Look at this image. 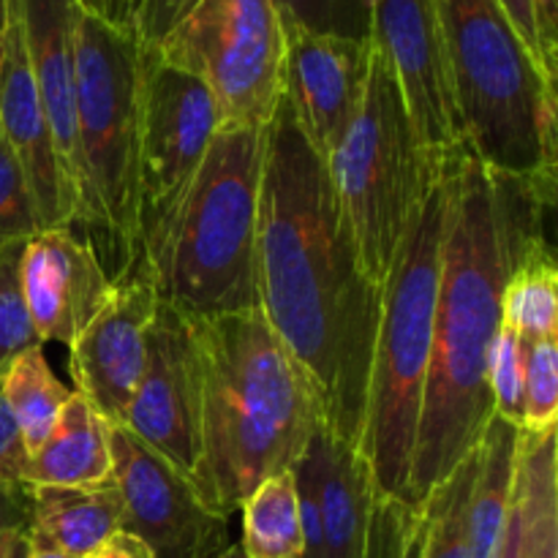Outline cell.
Segmentation results:
<instances>
[{
  "label": "cell",
  "mask_w": 558,
  "mask_h": 558,
  "mask_svg": "<svg viewBox=\"0 0 558 558\" xmlns=\"http://www.w3.org/2000/svg\"><path fill=\"white\" fill-rule=\"evenodd\" d=\"M256 289L270 330L314 381L325 428L357 450L385 289L365 276L325 158L283 96L265 129Z\"/></svg>",
  "instance_id": "1"
},
{
  "label": "cell",
  "mask_w": 558,
  "mask_h": 558,
  "mask_svg": "<svg viewBox=\"0 0 558 558\" xmlns=\"http://www.w3.org/2000/svg\"><path fill=\"white\" fill-rule=\"evenodd\" d=\"M371 41L396 74L428 167L441 172L466 156L434 0H371Z\"/></svg>",
  "instance_id": "11"
},
{
  "label": "cell",
  "mask_w": 558,
  "mask_h": 558,
  "mask_svg": "<svg viewBox=\"0 0 558 558\" xmlns=\"http://www.w3.org/2000/svg\"><path fill=\"white\" fill-rule=\"evenodd\" d=\"M221 131L213 93L142 44L140 245L178 207Z\"/></svg>",
  "instance_id": "10"
},
{
  "label": "cell",
  "mask_w": 558,
  "mask_h": 558,
  "mask_svg": "<svg viewBox=\"0 0 558 558\" xmlns=\"http://www.w3.org/2000/svg\"><path fill=\"white\" fill-rule=\"evenodd\" d=\"M281 25L300 27L322 36L368 41L371 0H272Z\"/></svg>",
  "instance_id": "29"
},
{
  "label": "cell",
  "mask_w": 558,
  "mask_h": 558,
  "mask_svg": "<svg viewBox=\"0 0 558 558\" xmlns=\"http://www.w3.org/2000/svg\"><path fill=\"white\" fill-rule=\"evenodd\" d=\"M123 428L194 485L202 461V357L194 319L158 303Z\"/></svg>",
  "instance_id": "13"
},
{
  "label": "cell",
  "mask_w": 558,
  "mask_h": 558,
  "mask_svg": "<svg viewBox=\"0 0 558 558\" xmlns=\"http://www.w3.org/2000/svg\"><path fill=\"white\" fill-rule=\"evenodd\" d=\"M33 521V485L0 480V539L25 532Z\"/></svg>",
  "instance_id": "37"
},
{
  "label": "cell",
  "mask_w": 558,
  "mask_h": 558,
  "mask_svg": "<svg viewBox=\"0 0 558 558\" xmlns=\"http://www.w3.org/2000/svg\"><path fill=\"white\" fill-rule=\"evenodd\" d=\"M499 5L505 9L507 20L515 27L518 38L523 41V47L529 49L534 60L539 63V69L545 71L550 82H558V74H554L545 60L543 52V38H539V22H537V0H499Z\"/></svg>",
  "instance_id": "35"
},
{
  "label": "cell",
  "mask_w": 558,
  "mask_h": 558,
  "mask_svg": "<svg viewBox=\"0 0 558 558\" xmlns=\"http://www.w3.org/2000/svg\"><path fill=\"white\" fill-rule=\"evenodd\" d=\"M112 480L123 496L120 532L153 558H218L232 545L229 518L210 510L189 477L147 450L123 425H112Z\"/></svg>",
  "instance_id": "12"
},
{
  "label": "cell",
  "mask_w": 558,
  "mask_h": 558,
  "mask_svg": "<svg viewBox=\"0 0 558 558\" xmlns=\"http://www.w3.org/2000/svg\"><path fill=\"white\" fill-rule=\"evenodd\" d=\"M243 539L240 548L251 558H300L303 526H300V496L292 472L267 477L240 507Z\"/></svg>",
  "instance_id": "26"
},
{
  "label": "cell",
  "mask_w": 558,
  "mask_h": 558,
  "mask_svg": "<svg viewBox=\"0 0 558 558\" xmlns=\"http://www.w3.org/2000/svg\"><path fill=\"white\" fill-rule=\"evenodd\" d=\"M14 9H16V0H0V33H3L5 25H9Z\"/></svg>",
  "instance_id": "42"
},
{
  "label": "cell",
  "mask_w": 558,
  "mask_h": 558,
  "mask_svg": "<svg viewBox=\"0 0 558 558\" xmlns=\"http://www.w3.org/2000/svg\"><path fill=\"white\" fill-rule=\"evenodd\" d=\"M425 515L376 494L371 512L368 558H425Z\"/></svg>",
  "instance_id": "31"
},
{
  "label": "cell",
  "mask_w": 558,
  "mask_h": 558,
  "mask_svg": "<svg viewBox=\"0 0 558 558\" xmlns=\"http://www.w3.org/2000/svg\"><path fill=\"white\" fill-rule=\"evenodd\" d=\"M558 338L526 343L521 430L543 434L558 428Z\"/></svg>",
  "instance_id": "30"
},
{
  "label": "cell",
  "mask_w": 558,
  "mask_h": 558,
  "mask_svg": "<svg viewBox=\"0 0 558 558\" xmlns=\"http://www.w3.org/2000/svg\"><path fill=\"white\" fill-rule=\"evenodd\" d=\"M27 558H71V556L52 554V550H33V548H31V556H27Z\"/></svg>",
  "instance_id": "43"
},
{
  "label": "cell",
  "mask_w": 558,
  "mask_h": 558,
  "mask_svg": "<svg viewBox=\"0 0 558 558\" xmlns=\"http://www.w3.org/2000/svg\"><path fill=\"white\" fill-rule=\"evenodd\" d=\"M469 156L556 194V82L499 0H434Z\"/></svg>",
  "instance_id": "5"
},
{
  "label": "cell",
  "mask_w": 558,
  "mask_h": 558,
  "mask_svg": "<svg viewBox=\"0 0 558 558\" xmlns=\"http://www.w3.org/2000/svg\"><path fill=\"white\" fill-rule=\"evenodd\" d=\"M283 41V98L300 134L327 161L363 107L374 44L289 25Z\"/></svg>",
  "instance_id": "15"
},
{
  "label": "cell",
  "mask_w": 558,
  "mask_h": 558,
  "mask_svg": "<svg viewBox=\"0 0 558 558\" xmlns=\"http://www.w3.org/2000/svg\"><path fill=\"white\" fill-rule=\"evenodd\" d=\"M142 3H145V0H96L93 14L107 20L109 25L136 33V20H140Z\"/></svg>",
  "instance_id": "39"
},
{
  "label": "cell",
  "mask_w": 558,
  "mask_h": 558,
  "mask_svg": "<svg viewBox=\"0 0 558 558\" xmlns=\"http://www.w3.org/2000/svg\"><path fill=\"white\" fill-rule=\"evenodd\" d=\"M558 428L518 441L512 507L521 529L523 558H558Z\"/></svg>",
  "instance_id": "23"
},
{
  "label": "cell",
  "mask_w": 558,
  "mask_h": 558,
  "mask_svg": "<svg viewBox=\"0 0 558 558\" xmlns=\"http://www.w3.org/2000/svg\"><path fill=\"white\" fill-rule=\"evenodd\" d=\"M447 167L425 191L385 281L365 423L357 445L360 456L368 461L376 494L403 505L434 343L441 240L447 221Z\"/></svg>",
  "instance_id": "6"
},
{
  "label": "cell",
  "mask_w": 558,
  "mask_h": 558,
  "mask_svg": "<svg viewBox=\"0 0 558 558\" xmlns=\"http://www.w3.org/2000/svg\"><path fill=\"white\" fill-rule=\"evenodd\" d=\"M112 425L80 396L69 398L44 445L27 461V485H93L112 477Z\"/></svg>",
  "instance_id": "21"
},
{
  "label": "cell",
  "mask_w": 558,
  "mask_h": 558,
  "mask_svg": "<svg viewBox=\"0 0 558 558\" xmlns=\"http://www.w3.org/2000/svg\"><path fill=\"white\" fill-rule=\"evenodd\" d=\"M158 294L140 265L118 278L107 308L71 343V379L109 425H123L136 385L145 374L147 336Z\"/></svg>",
  "instance_id": "14"
},
{
  "label": "cell",
  "mask_w": 558,
  "mask_h": 558,
  "mask_svg": "<svg viewBox=\"0 0 558 558\" xmlns=\"http://www.w3.org/2000/svg\"><path fill=\"white\" fill-rule=\"evenodd\" d=\"M518 441L521 428L494 414L477 445V469L469 496L472 558H494L499 548L515 490Z\"/></svg>",
  "instance_id": "22"
},
{
  "label": "cell",
  "mask_w": 558,
  "mask_h": 558,
  "mask_svg": "<svg viewBox=\"0 0 558 558\" xmlns=\"http://www.w3.org/2000/svg\"><path fill=\"white\" fill-rule=\"evenodd\" d=\"M153 49L205 82L221 131L267 129L283 96L287 60L272 0H196Z\"/></svg>",
  "instance_id": "9"
},
{
  "label": "cell",
  "mask_w": 558,
  "mask_h": 558,
  "mask_svg": "<svg viewBox=\"0 0 558 558\" xmlns=\"http://www.w3.org/2000/svg\"><path fill=\"white\" fill-rule=\"evenodd\" d=\"M41 232L36 199L20 158L0 131V248L27 243Z\"/></svg>",
  "instance_id": "32"
},
{
  "label": "cell",
  "mask_w": 558,
  "mask_h": 558,
  "mask_svg": "<svg viewBox=\"0 0 558 558\" xmlns=\"http://www.w3.org/2000/svg\"><path fill=\"white\" fill-rule=\"evenodd\" d=\"M74 58L82 223L112 240L123 276L140 259L142 41L82 11Z\"/></svg>",
  "instance_id": "7"
},
{
  "label": "cell",
  "mask_w": 558,
  "mask_h": 558,
  "mask_svg": "<svg viewBox=\"0 0 558 558\" xmlns=\"http://www.w3.org/2000/svg\"><path fill=\"white\" fill-rule=\"evenodd\" d=\"M554 199L537 185L488 172L469 153L447 167L434 343L407 494L412 510H423L494 417L490 360L501 294L512 265L545 243L543 210Z\"/></svg>",
  "instance_id": "2"
},
{
  "label": "cell",
  "mask_w": 558,
  "mask_h": 558,
  "mask_svg": "<svg viewBox=\"0 0 558 558\" xmlns=\"http://www.w3.org/2000/svg\"><path fill=\"white\" fill-rule=\"evenodd\" d=\"M0 392L31 456L44 445L63 407L74 396V390L54 379L44 357V347L27 349L9 365L0 379Z\"/></svg>",
  "instance_id": "25"
},
{
  "label": "cell",
  "mask_w": 558,
  "mask_h": 558,
  "mask_svg": "<svg viewBox=\"0 0 558 558\" xmlns=\"http://www.w3.org/2000/svg\"><path fill=\"white\" fill-rule=\"evenodd\" d=\"M292 469L314 488L327 558H368L376 485L360 450L322 425Z\"/></svg>",
  "instance_id": "19"
},
{
  "label": "cell",
  "mask_w": 558,
  "mask_h": 558,
  "mask_svg": "<svg viewBox=\"0 0 558 558\" xmlns=\"http://www.w3.org/2000/svg\"><path fill=\"white\" fill-rule=\"evenodd\" d=\"M20 281L27 314L44 343L71 347L107 308L118 281L107 276L96 245L69 227L41 229L22 248Z\"/></svg>",
  "instance_id": "16"
},
{
  "label": "cell",
  "mask_w": 558,
  "mask_h": 558,
  "mask_svg": "<svg viewBox=\"0 0 558 558\" xmlns=\"http://www.w3.org/2000/svg\"><path fill=\"white\" fill-rule=\"evenodd\" d=\"M80 0H16L22 41L33 82L52 131L54 153L71 191L80 199V125H76V27L82 20Z\"/></svg>",
  "instance_id": "18"
},
{
  "label": "cell",
  "mask_w": 558,
  "mask_h": 558,
  "mask_svg": "<svg viewBox=\"0 0 558 558\" xmlns=\"http://www.w3.org/2000/svg\"><path fill=\"white\" fill-rule=\"evenodd\" d=\"M523 374H526V341L515 330L501 325L490 360V396H494L496 417L518 428L523 423Z\"/></svg>",
  "instance_id": "33"
},
{
  "label": "cell",
  "mask_w": 558,
  "mask_h": 558,
  "mask_svg": "<svg viewBox=\"0 0 558 558\" xmlns=\"http://www.w3.org/2000/svg\"><path fill=\"white\" fill-rule=\"evenodd\" d=\"M123 496L112 477L93 485H33V521L27 529L33 550L71 558L87 554L120 532Z\"/></svg>",
  "instance_id": "20"
},
{
  "label": "cell",
  "mask_w": 558,
  "mask_h": 558,
  "mask_svg": "<svg viewBox=\"0 0 558 558\" xmlns=\"http://www.w3.org/2000/svg\"><path fill=\"white\" fill-rule=\"evenodd\" d=\"M194 5L196 0H145L136 20V36L145 47H156Z\"/></svg>",
  "instance_id": "34"
},
{
  "label": "cell",
  "mask_w": 558,
  "mask_h": 558,
  "mask_svg": "<svg viewBox=\"0 0 558 558\" xmlns=\"http://www.w3.org/2000/svg\"><path fill=\"white\" fill-rule=\"evenodd\" d=\"M25 243L0 248V379L20 354L44 347L27 314L25 294L20 281V259Z\"/></svg>",
  "instance_id": "28"
},
{
  "label": "cell",
  "mask_w": 558,
  "mask_h": 558,
  "mask_svg": "<svg viewBox=\"0 0 558 558\" xmlns=\"http://www.w3.org/2000/svg\"><path fill=\"white\" fill-rule=\"evenodd\" d=\"M501 325L526 343L558 338V270L548 243L534 245L512 265L501 294Z\"/></svg>",
  "instance_id": "24"
},
{
  "label": "cell",
  "mask_w": 558,
  "mask_h": 558,
  "mask_svg": "<svg viewBox=\"0 0 558 558\" xmlns=\"http://www.w3.org/2000/svg\"><path fill=\"white\" fill-rule=\"evenodd\" d=\"M265 131H218L167 221L140 245L158 303L189 319L259 308L256 232Z\"/></svg>",
  "instance_id": "4"
},
{
  "label": "cell",
  "mask_w": 558,
  "mask_h": 558,
  "mask_svg": "<svg viewBox=\"0 0 558 558\" xmlns=\"http://www.w3.org/2000/svg\"><path fill=\"white\" fill-rule=\"evenodd\" d=\"M537 22L545 60L550 71L558 74V0H537Z\"/></svg>",
  "instance_id": "38"
},
{
  "label": "cell",
  "mask_w": 558,
  "mask_h": 558,
  "mask_svg": "<svg viewBox=\"0 0 558 558\" xmlns=\"http://www.w3.org/2000/svg\"><path fill=\"white\" fill-rule=\"evenodd\" d=\"M325 163L365 276L385 289L414 213L445 169L434 172L425 161L401 87L376 44L363 107Z\"/></svg>",
  "instance_id": "8"
},
{
  "label": "cell",
  "mask_w": 558,
  "mask_h": 558,
  "mask_svg": "<svg viewBox=\"0 0 558 558\" xmlns=\"http://www.w3.org/2000/svg\"><path fill=\"white\" fill-rule=\"evenodd\" d=\"M85 558H153V554L136 537H131V534L125 532H118Z\"/></svg>",
  "instance_id": "40"
},
{
  "label": "cell",
  "mask_w": 558,
  "mask_h": 558,
  "mask_svg": "<svg viewBox=\"0 0 558 558\" xmlns=\"http://www.w3.org/2000/svg\"><path fill=\"white\" fill-rule=\"evenodd\" d=\"M477 447L452 469L450 477L428 496L425 515V558H472L469 496H472Z\"/></svg>",
  "instance_id": "27"
},
{
  "label": "cell",
  "mask_w": 558,
  "mask_h": 558,
  "mask_svg": "<svg viewBox=\"0 0 558 558\" xmlns=\"http://www.w3.org/2000/svg\"><path fill=\"white\" fill-rule=\"evenodd\" d=\"M31 556V539L25 532L5 534L0 539V558H27Z\"/></svg>",
  "instance_id": "41"
},
{
  "label": "cell",
  "mask_w": 558,
  "mask_h": 558,
  "mask_svg": "<svg viewBox=\"0 0 558 558\" xmlns=\"http://www.w3.org/2000/svg\"><path fill=\"white\" fill-rule=\"evenodd\" d=\"M202 357L196 494L232 518L267 477L292 472L325 425L319 396L259 308L194 319Z\"/></svg>",
  "instance_id": "3"
},
{
  "label": "cell",
  "mask_w": 558,
  "mask_h": 558,
  "mask_svg": "<svg viewBox=\"0 0 558 558\" xmlns=\"http://www.w3.org/2000/svg\"><path fill=\"white\" fill-rule=\"evenodd\" d=\"M80 3H82V9L90 11V14H93V9H96V0H80Z\"/></svg>",
  "instance_id": "44"
},
{
  "label": "cell",
  "mask_w": 558,
  "mask_h": 558,
  "mask_svg": "<svg viewBox=\"0 0 558 558\" xmlns=\"http://www.w3.org/2000/svg\"><path fill=\"white\" fill-rule=\"evenodd\" d=\"M27 461H31V452H27L20 428L5 407L3 392H0V480L27 483Z\"/></svg>",
  "instance_id": "36"
},
{
  "label": "cell",
  "mask_w": 558,
  "mask_h": 558,
  "mask_svg": "<svg viewBox=\"0 0 558 558\" xmlns=\"http://www.w3.org/2000/svg\"><path fill=\"white\" fill-rule=\"evenodd\" d=\"M0 131L25 169L41 229L74 227L80 221V199L71 191L54 153L52 131L33 82L16 9L0 33Z\"/></svg>",
  "instance_id": "17"
}]
</instances>
